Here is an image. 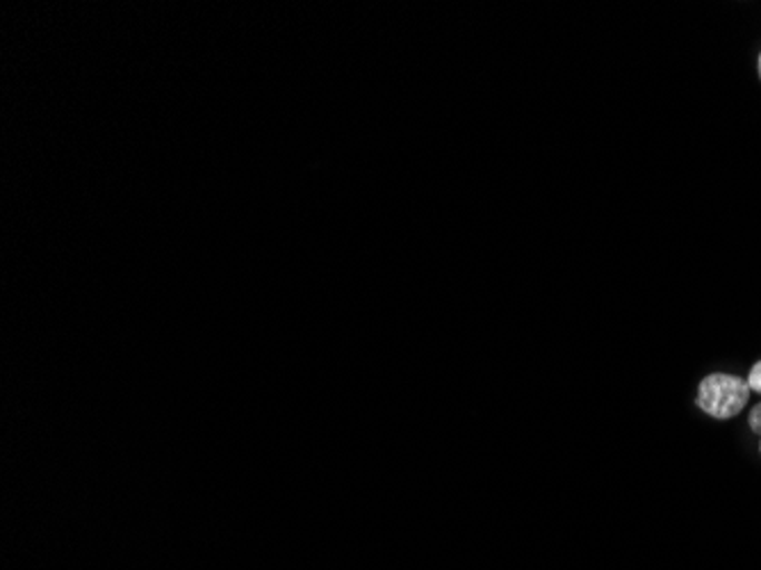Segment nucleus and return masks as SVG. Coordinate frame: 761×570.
Returning <instances> with one entry per match:
<instances>
[{"mask_svg": "<svg viewBox=\"0 0 761 570\" xmlns=\"http://www.w3.org/2000/svg\"><path fill=\"white\" fill-rule=\"evenodd\" d=\"M750 386L737 374L728 372H713L706 374L700 389H698V406L716 420H730L739 415L748 400H750Z\"/></svg>", "mask_w": 761, "mask_h": 570, "instance_id": "obj_1", "label": "nucleus"}, {"mask_svg": "<svg viewBox=\"0 0 761 570\" xmlns=\"http://www.w3.org/2000/svg\"><path fill=\"white\" fill-rule=\"evenodd\" d=\"M748 386H750V391L761 395V361L752 365V370L748 374Z\"/></svg>", "mask_w": 761, "mask_h": 570, "instance_id": "obj_2", "label": "nucleus"}, {"mask_svg": "<svg viewBox=\"0 0 761 570\" xmlns=\"http://www.w3.org/2000/svg\"><path fill=\"white\" fill-rule=\"evenodd\" d=\"M757 436H759V452H761V430L757 432Z\"/></svg>", "mask_w": 761, "mask_h": 570, "instance_id": "obj_3", "label": "nucleus"}, {"mask_svg": "<svg viewBox=\"0 0 761 570\" xmlns=\"http://www.w3.org/2000/svg\"><path fill=\"white\" fill-rule=\"evenodd\" d=\"M757 69H759V78H761V56H759V65H757Z\"/></svg>", "mask_w": 761, "mask_h": 570, "instance_id": "obj_4", "label": "nucleus"}]
</instances>
